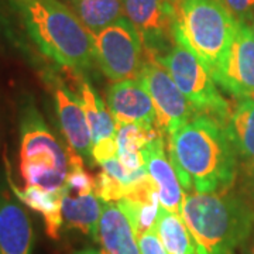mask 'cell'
<instances>
[{"label": "cell", "instance_id": "obj_1", "mask_svg": "<svg viewBox=\"0 0 254 254\" xmlns=\"http://www.w3.org/2000/svg\"><path fill=\"white\" fill-rule=\"evenodd\" d=\"M168 151L185 193H220L235 184L239 158L218 119L195 115L168 138Z\"/></svg>", "mask_w": 254, "mask_h": 254}, {"label": "cell", "instance_id": "obj_2", "mask_svg": "<svg viewBox=\"0 0 254 254\" xmlns=\"http://www.w3.org/2000/svg\"><path fill=\"white\" fill-rule=\"evenodd\" d=\"M30 40L50 63L85 73L95 63L92 33L61 0H9Z\"/></svg>", "mask_w": 254, "mask_h": 254}, {"label": "cell", "instance_id": "obj_3", "mask_svg": "<svg viewBox=\"0 0 254 254\" xmlns=\"http://www.w3.org/2000/svg\"><path fill=\"white\" fill-rule=\"evenodd\" d=\"M181 216L195 254H236L254 229V208L230 190L185 193Z\"/></svg>", "mask_w": 254, "mask_h": 254}, {"label": "cell", "instance_id": "obj_4", "mask_svg": "<svg viewBox=\"0 0 254 254\" xmlns=\"http://www.w3.org/2000/svg\"><path fill=\"white\" fill-rule=\"evenodd\" d=\"M18 164L24 187L63 195L69 157L30 95L18 106Z\"/></svg>", "mask_w": 254, "mask_h": 254}, {"label": "cell", "instance_id": "obj_5", "mask_svg": "<svg viewBox=\"0 0 254 254\" xmlns=\"http://www.w3.org/2000/svg\"><path fill=\"white\" fill-rule=\"evenodd\" d=\"M237 21L223 0H175V31L210 75L225 58Z\"/></svg>", "mask_w": 254, "mask_h": 254}, {"label": "cell", "instance_id": "obj_6", "mask_svg": "<svg viewBox=\"0 0 254 254\" xmlns=\"http://www.w3.org/2000/svg\"><path fill=\"white\" fill-rule=\"evenodd\" d=\"M174 37L175 41L171 50L158 60L171 73L175 83L196 113L209 115L226 123L230 105L220 95L213 76L181 37Z\"/></svg>", "mask_w": 254, "mask_h": 254}, {"label": "cell", "instance_id": "obj_7", "mask_svg": "<svg viewBox=\"0 0 254 254\" xmlns=\"http://www.w3.org/2000/svg\"><path fill=\"white\" fill-rule=\"evenodd\" d=\"M93 57L102 73L112 82L138 78L145 60L143 40L126 17L92 33Z\"/></svg>", "mask_w": 254, "mask_h": 254}, {"label": "cell", "instance_id": "obj_8", "mask_svg": "<svg viewBox=\"0 0 254 254\" xmlns=\"http://www.w3.org/2000/svg\"><path fill=\"white\" fill-rule=\"evenodd\" d=\"M138 79L143 82L154 103L157 115L155 127L167 140L180 127L198 115L175 83L171 73L154 55L145 53L144 64L138 73Z\"/></svg>", "mask_w": 254, "mask_h": 254}, {"label": "cell", "instance_id": "obj_9", "mask_svg": "<svg viewBox=\"0 0 254 254\" xmlns=\"http://www.w3.org/2000/svg\"><path fill=\"white\" fill-rule=\"evenodd\" d=\"M38 73L54 102L60 128L69 148L88 163L92 158V137L81 98L65 83L54 66L38 68Z\"/></svg>", "mask_w": 254, "mask_h": 254}, {"label": "cell", "instance_id": "obj_10", "mask_svg": "<svg viewBox=\"0 0 254 254\" xmlns=\"http://www.w3.org/2000/svg\"><path fill=\"white\" fill-rule=\"evenodd\" d=\"M126 18L143 40L147 54L160 58L174 46L175 0H123Z\"/></svg>", "mask_w": 254, "mask_h": 254}, {"label": "cell", "instance_id": "obj_11", "mask_svg": "<svg viewBox=\"0 0 254 254\" xmlns=\"http://www.w3.org/2000/svg\"><path fill=\"white\" fill-rule=\"evenodd\" d=\"M220 89L235 99L254 95V28L239 21L225 58L212 73Z\"/></svg>", "mask_w": 254, "mask_h": 254}, {"label": "cell", "instance_id": "obj_12", "mask_svg": "<svg viewBox=\"0 0 254 254\" xmlns=\"http://www.w3.org/2000/svg\"><path fill=\"white\" fill-rule=\"evenodd\" d=\"M34 230L3 174L0 180V254H33Z\"/></svg>", "mask_w": 254, "mask_h": 254}, {"label": "cell", "instance_id": "obj_13", "mask_svg": "<svg viewBox=\"0 0 254 254\" xmlns=\"http://www.w3.org/2000/svg\"><path fill=\"white\" fill-rule=\"evenodd\" d=\"M106 102L116 123L155 127L154 103L138 78L113 82L106 93Z\"/></svg>", "mask_w": 254, "mask_h": 254}, {"label": "cell", "instance_id": "obj_14", "mask_svg": "<svg viewBox=\"0 0 254 254\" xmlns=\"http://www.w3.org/2000/svg\"><path fill=\"white\" fill-rule=\"evenodd\" d=\"M141 155L147 174L153 178L158 190L160 205L165 210L181 216L185 190L170 160V155L165 153L164 137H155L148 144H145L141 150Z\"/></svg>", "mask_w": 254, "mask_h": 254}, {"label": "cell", "instance_id": "obj_15", "mask_svg": "<svg viewBox=\"0 0 254 254\" xmlns=\"http://www.w3.org/2000/svg\"><path fill=\"white\" fill-rule=\"evenodd\" d=\"M98 243L106 254H143L128 219L115 202L103 205Z\"/></svg>", "mask_w": 254, "mask_h": 254}, {"label": "cell", "instance_id": "obj_16", "mask_svg": "<svg viewBox=\"0 0 254 254\" xmlns=\"http://www.w3.org/2000/svg\"><path fill=\"white\" fill-rule=\"evenodd\" d=\"M103 202L95 192L76 193L64 190L63 193V220L64 225L75 229L98 242L99 222L103 210Z\"/></svg>", "mask_w": 254, "mask_h": 254}, {"label": "cell", "instance_id": "obj_17", "mask_svg": "<svg viewBox=\"0 0 254 254\" xmlns=\"http://www.w3.org/2000/svg\"><path fill=\"white\" fill-rule=\"evenodd\" d=\"M4 177L9 182L10 190L16 195L21 203L33 209L34 212L40 213L41 218L46 222L47 235L51 239H58L60 237V229L64 225L63 220V195L57 193H48L37 188H18L16 182L11 178V171H10L9 160L4 157Z\"/></svg>", "mask_w": 254, "mask_h": 254}, {"label": "cell", "instance_id": "obj_18", "mask_svg": "<svg viewBox=\"0 0 254 254\" xmlns=\"http://www.w3.org/2000/svg\"><path fill=\"white\" fill-rule=\"evenodd\" d=\"M226 128L237 158L247 168L254 170V95L236 99L230 108Z\"/></svg>", "mask_w": 254, "mask_h": 254}, {"label": "cell", "instance_id": "obj_19", "mask_svg": "<svg viewBox=\"0 0 254 254\" xmlns=\"http://www.w3.org/2000/svg\"><path fill=\"white\" fill-rule=\"evenodd\" d=\"M79 91L82 106L86 115L91 131L92 144L103 138H116V120L113 119L108 105L91 86L85 73H72Z\"/></svg>", "mask_w": 254, "mask_h": 254}, {"label": "cell", "instance_id": "obj_20", "mask_svg": "<svg viewBox=\"0 0 254 254\" xmlns=\"http://www.w3.org/2000/svg\"><path fill=\"white\" fill-rule=\"evenodd\" d=\"M71 9L91 33L123 18V0H69Z\"/></svg>", "mask_w": 254, "mask_h": 254}, {"label": "cell", "instance_id": "obj_21", "mask_svg": "<svg viewBox=\"0 0 254 254\" xmlns=\"http://www.w3.org/2000/svg\"><path fill=\"white\" fill-rule=\"evenodd\" d=\"M155 233L168 254H195V246L190 230L180 215L161 206L155 223Z\"/></svg>", "mask_w": 254, "mask_h": 254}, {"label": "cell", "instance_id": "obj_22", "mask_svg": "<svg viewBox=\"0 0 254 254\" xmlns=\"http://www.w3.org/2000/svg\"><path fill=\"white\" fill-rule=\"evenodd\" d=\"M116 203L128 219L136 237L143 235L145 232L155 230L158 212L161 208L160 199L150 200V202L122 199Z\"/></svg>", "mask_w": 254, "mask_h": 254}, {"label": "cell", "instance_id": "obj_23", "mask_svg": "<svg viewBox=\"0 0 254 254\" xmlns=\"http://www.w3.org/2000/svg\"><path fill=\"white\" fill-rule=\"evenodd\" d=\"M161 136L157 127L134 125V123H116V141L119 154H138L143 147L153 138Z\"/></svg>", "mask_w": 254, "mask_h": 254}, {"label": "cell", "instance_id": "obj_24", "mask_svg": "<svg viewBox=\"0 0 254 254\" xmlns=\"http://www.w3.org/2000/svg\"><path fill=\"white\" fill-rule=\"evenodd\" d=\"M119 147L116 138H103L92 144V158L96 164H103L118 158Z\"/></svg>", "mask_w": 254, "mask_h": 254}, {"label": "cell", "instance_id": "obj_25", "mask_svg": "<svg viewBox=\"0 0 254 254\" xmlns=\"http://www.w3.org/2000/svg\"><path fill=\"white\" fill-rule=\"evenodd\" d=\"M237 21L250 23L254 20V0H223Z\"/></svg>", "mask_w": 254, "mask_h": 254}, {"label": "cell", "instance_id": "obj_26", "mask_svg": "<svg viewBox=\"0 0 254 254\" xmlns=\"http://www.w3.org/2000/svg\"><path fill=\"white\" fill-rule=\"evenodd\" d=\"M137 240H138V246L143 254H168L165 252L161 240L157 236L155 230L145 232L137 237Z\"/></svg>", "mask_w": 254, "mask_h": 254}, {"label": "cell", "instance_id": "obj_27", "mask_svg": "<svg viewBox=\"0 0 254 254\" xmlns=\"http://www.w3.org/2000/svg\"><path fill=\"white\" fill-rule=\"evenodd\" d=\"M242 254H254V229L250 237L246 240V243L242 247Z\"/></svg>", "mask_w": 254, "mask_h": 254}, {"label": "cell", "instance_id": "obj_28", "mask_svg": "<svg viewBox=\"0 0 254 254\" xmlns=\"http://www.w3.org/2000/svg\"><path fill=\"white\" fill-rule=\"evenodd\" d=\"M73 254H106L103 250H96V249H83V250H79V252H75Z\"/></svg>", "mask_w": 254, "mask_h": 254}, {"label": "cell", "instance_id": "obj_29", "mask_svg": "<svg viewBox=\"0 0 254 254\" xmlns=\"http://www.w3.org/2000/svg\"><path fill=\"white\" fill-rule=\"evenodd\" d=\"M252 26H253V28H254V20H253V24H252Z\"/></svg>", "mask_w": 254, "mask_h": 254}]
</instances>
